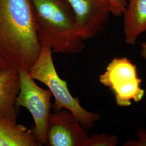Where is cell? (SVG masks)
Returning <instances> with one entry per match:
<instances>
[{"label": "cell", "instance_id": "cell-1", "mask_svg": "<svg viewBox=\"0 0 146 146\" xmlns=\"http://www.w3.org/2000/svg\"><path fill=\"white\" fill-rule=\"evenodd\" d=\"M41 48L31 0H0V56L29 72Z\"/></svg>", "mask_w": 146, "mask_h": 146}, {"label": "cell", "instance_id": "cell-2", "mask_svg": "<svg viewBox=\"0 0 146 146\" xmlns=\"http://www.w3.org/2000/svg\"><path fill=\"white\" fill-rule=\"evenodd\" d=\"M37 35L52 52L78 54L84 48L66 0H31Z\"/></svg>", "mask_w": 146, "mask_h": 146}, {"label": "cell", "instance_id": "cell-3", "mask_svg": "<svg viewBox=\"0 0 146 146\" xmlns=\"http://www.w3.org/2000/svg\"><path fill=\"white\" fill-rule=\"evenodd\" d=\"M52 53L50 48L42 46L40 55L29 72L31 77L45 84L52 93L55 99L52 106L54 111L68 110L76 116L85 129L93 128L100 120L101 115L84 108L78 98H74L70 94L67 81L58 75L52 60Z\"/></svg>", "mask_w": 146, "mask_h": 146}, {"label": "cell", "instance_id": "cell-4", "mask_svg": "<svg viewBox=\"0 0 146 146\" xmlns=\"http://www.w3.org/2000/svg\"><path fill=\"white\" fill-rule=\"evenodd\" d=\"M99 80L112 92L116 104L120 107H127L133 102H139L145 95L136 65L125 57L113 58L100 75Z\"/></svg>", "mask_w": 146, "mask_h": 146}, {"label": "cell", "instance_id": "cell-5", "mask_svg": "<svg viewBox=\"0 0 146 146\" xmlns=\"http://www.w3.org/2000/svg\"><path fill=\"white\" fill-rule=\"evenodd\" d=\"M20 91L16 100L17 108L24 107L31 113L35 123L32 128L40 146L45 145L47 125L50 114L52 93L49 89H43L35 82L29 72L19 68Z\"/></svg>", "mask_w": 146, "mask_h": 146}, {"label": "cell", "instance_id": "cell-6", "mask_svg": "<svg viewBox=\"0 0 146 146\" xmlns=\"http://www.w3.org/2000/svg\"><path fill=\"white\" fill-rule=\"evenodd\" d=\"M74 13L78 33L84 40L98 36L111 15L109 0H66Z\"/></svg>", "mask_w": 146, "mask_h": 146}, {"label": "cell", "instance_id": "cell-7", "mask_svg": "<svg viewBox=\"0 0 146 146\" xmlns=\"http://www.w3.org/2000/svg\"><path fill=\"white\" fill-rule=\"evenodd\" d=\"M88 136L76 116L68 110L62 109L49 115L44 145L85 146Z\"/></svg>", "mask_w": 146, "mask_h": 146}, {"label": "cell", "instance_id": "cell-8", "mask_svg": "<svg viewBox=\"0 0 146 146\" xmlns=\"http://www.w3.org/2000/svg\"><path fill=\"white\" fill-rule=\"evenodd\" d=\"M19 91L18 69L9 66L0 73V114L15 122L20 112L15 105Z\"/></svg>", "mask_w": 146, "mask_h": 146}, {"label": "cell", "instance_id": "cell-9", "mask_svg": "<svg viewBox=\"0 0 146 146\" xmlns=\"http://www.w3.org/2000/svg\"><path fill=\"white\" fill-rule=\"evenodd\" d=\"M122 15L125 41L135 45L139 37L146 33V0H128Z\"/></svg>", "mask_w": 146, "mask_h": 146}, {"label": "cell", "instance_id": "cell-10", "mask_svg": "<svg viewBox=\"0 0 146 146\" xmlns=\"http://www.w3.org/2000/svg\"><path fill=\"white\" fill-rule=\"evenodd\" d=\"M0 146H40L32 129L0 114Z\"/></svg>", "mask_w": 146, "mask_h": 146}, {"label": "cell", "instance_id": "cell-11", "mask_svg": "<svg viewBox=\"0 0 146 146\" xmlns=\"http://www.w3.org/2000/svg\"><path fill=\"white\" fill-rule=\"evenodd\" d=\"M119 143V136L107 133H95L88 136L85 146H116Z\"/></svg>", "mask_w": 146, "mask_h": 146}, {"label": "cell", "instance_id": "cell-12", "mask_svg": "<svg viewBox=\"0 0 146 146\" xmlns=\"http://www.w3.org/2000/svg\"><path fill=\"white\" fill-rule=\"evenodd\" d=\"M136 139H128L122 144L123 146H146V129L139 128L136 131Z\"/></svg>", "mask_w": 146, "mask_h": 146}, {"label": "cell", "instance_id": "cell-13", "mask_svg": "<svg viewBox=\"0 0 146 146\" xmlns=\"http://www.w3.org/2000/svg\"><path fill=\"white\" fill-rule=\"evenodd\" d=\"M111 6V15L115 17L122 16L127 4V0H109Z\"/></svg>", "mask_w": 146, "mask_h": 146}, {"label": "cell", "instance_id": "cell-14", "mask_svg": "<svg viewBox=\"0 0 146 146\" xmlns=\"http://www.w3.org/2000/svg\"><path fill=\"white\" fill-rule=\"evenodd\" d=\"M140 54L141 58L144 59L146 61V41L141 43Z\"/></svg>", "mask_w": 146, "mask_h": 146}, {"label": "cell", "instance_id": "cell-15", "mask_svg": "<svg viewBox=\"0 0 146 146\" xmlns=\"http://www.w3.org/2000/svg\"><path fill=\"white\" fill-rule=\"evenodd\" d=\"M9 65L5 60L0 56V73L2 72L5 68L8 67Z\"/></svg>", "mask_w": 146, "mask_h": 146}]
</instances>
